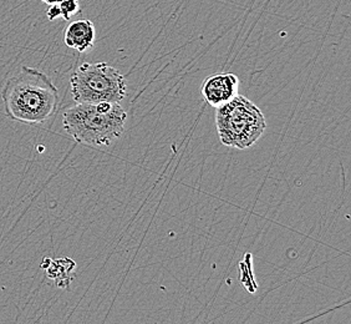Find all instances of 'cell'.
Returning a JSON list of instances; mask_svg holds the SVG:
<instances>
[{
  "label": "cell",
  "mask_w": 351,
  "mask_h": 324,
  "mask_svg": "<svg viewBox=\"0 0 351 324\" xmlns=\"http://www.w3.org/2000/svg\"><path fill=\"white\" fill-rule=\"evenodd\" d=\"M239 79L232 73H218L210 75L202 84L203 99L206 102L213 106L219 108L224 104L233 100L239 90Z\"/></svg>",
  "instance_id": "5b68a950"
},
{
  "label": "cell",
  "mask_w": 351,
  "mask_h": 324,
  "mask_svg": "<svg viewBox=\"0 0 351 324\" xmlns=\"http://www.w3.org/2000/svg\"><path fill=\"white\" fill-rule=\"evenodd\" d=\"M43 3H45L47 5H53V4H59L62 0H41Z\"/></svg>",
  "instance_id": "30bf717a"
},
{
  "label": "cell",
  "mask_w": 351,
  "mask_h": 324,
  "mask_svg": "<svg viewBox=\"0 0 351 324\" xmlns=\"http://www.w3.org/2000/svg\"><path fill=\"white\" fill-rule=\"evenodd\" d=\"M59 8H60L61 18L65 21H70V18L80 10L77 0H62L59 3Z\"/></svg>",
  "instance_id": "ba28073f"
},
{
  "label": "cell",
  "mask_w": 351,
  "mask_h": 324,
  "mask_svg": "<svg viewBox=\"0 0 351 324\" xmlns=\"http://www.w3.org/2000/svg\"><path fill=\"white\" fill-rule=\"evenodd\" d=\"M70 88L76 104H120L128 95L126 79L108 62H84L71 75Z\"/></svg>",
  "instance_id": "277c9868"
},
{
  "label": "cell",
  "mask_w": 351,
  "mask_h": 324,
  "mask_svg": "<svg viewBox=\"0 0 351 324\" xmlns=\"http://www.w3.org/2000/svg\"><path fill=\"white\" fill-rule=\"evenodd\" d=\"M216 125L223 145L238 150L252 148L267 128L262 110L243 95L217 108Z\"/></svg>",
  "instance_id": "3957f363"
},
{
  "label": "cell",
  "mask_w": 351,
  "mask_h": 324,
  "mask_svg": "<svg viewBox=\"0 0 351 324\" xmlns=\"http://www.w3.org/2000/svg\"><path fill=\"white\" fill-rule=\"evenodd\" d=\"M43 268H47V277L54 279L58 287L66 288L70 284L71 278L70 275L74 270L75 262L70 258H60V259H50L45 258L41 264Z\"/></svg>",
  "instance_id": "52a82bcc"
},
{
  "label": "cell",
  "mask_w": 351,
  "mask_h": 324,
  "mask_svg": "<svg viewBox=\"0 0 351 324\" xmlns=\"http://www.w3.org/2000/svg\"><path fill=\"white\" fill-rule=\"evenodd\" d=\"M96 30L93 21H75L66 27L64 40L69 47L79 53H85L94 47Z\"/></svg>",
  "instance_id": "8992f818"
},
{
  "label": "cell",
  "mask_w": 351,
  "mask_h": 324,
  "mask_svg": "<svg viewBox=\"0 0 351 324\" xmlns=\"http://www.w3.org/2000/svg\"><path fill=\"white\" fill-rule=\"evenodd\" d=\"M8 117L14 121L39 125L53 117L59 106V90L39 69L23 65L1 90Z\"/></svg>",
  "instance_id": "6da1fadb"
},
{
  "label": "cell",
  "mask_w": 351,
  "mask_h": 324,
  "mask_svg": "<svg viewBox=\"0 0 351 324\" xmlns=\"http://www.w3.org/2000/svg\"><path fill=\"white\" fill-rule=\"evenodd\" d=\"M128 114L117 102L76 104L62 115V128L79 143L108 146L121 137Z\"/></svg>",
  "instance_id": "7a4b0ae2"
},
{
  "label": "cell",
  "mask_w": 351,
  "mask_h": 324,
  "mask_svg": "<svg viewBox=\"0 0 351 324\" xmlns=\"http://www.w3.org/2000/svg\"><path fill=\"white\" fill-rule=\"evenodd\" d=\"M47 16L49 21H55V19H58V18H61V12L60 8H59V4H53V5H50L49 9L47 10Z\"/></svg>",
  "instance_id": "9c48e42d"
}]
</instances>
